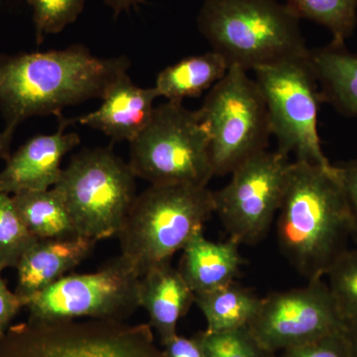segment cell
Wrapping results in <instances>:
<instances>
[{"mask_svg":"<svg viewBox=\"0 0 357 357\" xmlns=\"http://www.w3.org/2000/svg\"><path fill=\"white\" fill-rule=\"evenodd\" d=\"M129 66L128 58H98L82 45L0 55V109L6 126L16 128L33 116H60L66 107L102 98Z\"/></svg>","mask_w":357,"mask_h":357,"instance_id":"cell-1","label":"cell"},{"mask_svg":"<svg viewBox=\"0 0 357 357\" xmlns=\"http://www.w3.org/2000/svg\"><path fill=\"white\" fill-rule=\"evenodd\" d=\"M277 222L279 246L307 281L323 279L347 250L351 218L337 167L292 162Z\"/></svg>","mask_w":357,"mask_h":357,"instance_id":"cell-2","label":"cell"},{"mask_svg":"<svg viewBox=\"0 0 357 357\" xmlns=\"http://www.w3.org/2000/svg\"><path fill=\"white\" fill-rule=\"evenodd\" d=\"M198 27L229 67L248 72L309 52L299 18L278 0H206Z\"/></svg>","mask_w":357,"mask_h":357,"instance_id":"cell-3","label":"cell"},{"mask_svg":"<svg viewBox=\"0 0 357 357\" xmlns=\"http://www.w3.org/2000/svg\"><path fill=\"white\" fill-rule=\"evenodd\" d=\"M215 213L208 187L150 185L136 197L117 236L121 255L140 276L169 262Z\"/></svg>","mask_w":357,"mask_h":357,"instance_id":"cell-4","label":"cell"},{"mask_svg":"<svg viewBox=\"0 0 357 357\" xmlns=\"http://www.w3.org/2000/svg\"><path fill=\"white\" fill-rule=\"evenodd\" d=\"M128 165L151 185L208 187L215 175L210 135L199 110L172 102L155 107L151 121L130 143Z\"/></svg>","mask_w":357,"mask_h":357,"instance_id":"cell-5","label":"cell"},{"mask_svg":"<svg viewBox=\"0 0 357 357\" xmlns=\"http://www.w3.org/2000/svg\"><path fill=\"white\" fill-rule=\"evenodd\" d=\"M136 177L109 148L84 149L63 169L55 188L79 236L98 241L117 236L135 201Z\"/></svg>","mask_w":357,"mask_h":357,"instance_id":"cell-6","label":"cell"},{"mask_svg":"<svg viewBox=\"0 0 357 357\" xmlns=\"http://www.w3.org/2000/svg\"><path fill=\"white\" fill-rule=\"evenodd\" d=\"M256 83L266 103L272 135L278 151L297 161L335 168L326 158L318 131L319 105L324 102L310 50L255 70Z\"/></svg>","mask_w":357,"mask_h":357,"instance_id":"cell-7","label":"cell"},{"mask_svg":"<svg viewBox=\"0 0 357 357\" xmlns=\"http://www.w3.org/2000/svg\"><path fill=\"white\" fill-rule=\"evenodd\" d=\"M0 357H164L146 324L88 321L10 326L0 340Z\"/></svg>","mask_w":357,"mask_h":357,"instance_id":"cell-8","label":"cell"},{"mask_svg":"<svg viewBox=\"0 0 357 357\" xmlns=\"http://www.w3.org/2000/svg\"><path fill=\"white\" fill-rule=\"evenodd\" d=\"M198 110L210 135L213 175L231 174L267 149L272 133L266 103L248 70L229 67Z\"/></svg>","mask_w":357,"mask_h":357,"instance_id":"cell-9","label":"cell"},{"mask_svg":"<svg viewBox=\"0 0 357 357\" xmlns=\"http://www.w3.org/2000/svg\"><path fill=\"white\" fill-rule=\"evenodd\" d=\"M140 277L121 255L93 273L66 275L26 300L28 321H126L140 307Z\"/></svg>","mask_w":357,"mask_h":357,"instance_id":"cell-10","label":"cell"},{"mask_svg":"<svg viewBox=\"0 0 357 357\" xmlns=\"http://www.w3.org/2000/svg\"><path fill=\"white\" fill-rule=\"evenodd\" d=\"M291 166L287 155L264 150L234 169L229 184L213 192L215 213L230 239L252 245L266 236L280 210Z\"/></svg>","mask_w":357,"mask_h":357,"instance_id":"cell-11","label":"cell"},{"mask_svg":"<svg viewBox=\"0 0 357 357\" xmlns=\"http://www.w3.org/2000/svg\"><path fill=\"white\" fill-rule=\"evenodd\" d=\"M248 328L265 351L275 354L344 332L347 323L328 284L317 279L305 287L269 294Z\"/></svg>","mask_w":357,"mask_h":357,"instance_id":"cell-12","label":"cell"},{"mask_svg":"<svg viewBox=\"0 0 357 357\" xmlns=\"http://www.w3.org/2000/svg\"><path fill=\"white\" fill-rule=\"evenodd\" d=\"M60 121L57 132L35 136L10 154L0 172L1 191L15 195L55 187L62 175L63 158L81 143L77 133L65 132L68 119L60 117Z\"/></svg>","mask_w":357,"mask_h":357,"instance_id":"cell-13","label":"cell"},{"mask_svg":"<svg viewBox=\"0 0 357 357\" xmlns=\"http://www.w3.org/2000/svg\"><path fill=\"white\" fill-rule=\"evenodd\" d=\"M157 98L154 86L141 88L124 73L109 84L98 109L74 121L102 131L114 140L131 143L151 121Z\"/></svg>","mask_w":357,"mask_h":357,"instance_id":"cell-14","label":"cell"},{"mask_svg":"<svg viewBox=\"0 0 357 357\" xmlns=\"http://www.w3.org/2000/svg\"><path fill=\"white\" fill-rule=\"evenodd\" d=\"M139 297L149 326L164 345L178 335V321L195 304L196 294L169 261L155 265L140 277Z\"/></svg>","mask_w":357,"mask_h":357,"instance_id":"cell-15","label":"cell"},{"mask_svg":"<svg viewBox=\"0 0 357 357\" xmlns=\"http://www.w3.org/2000/svg\"><path fill=\"white\" fill-rule=\"evenodd\" d=\"M96 243L86 237L68 241L38 239L16 265L15 293L25 303L79 266L93 252Z\"/></svg>","mask_w":357,"mask_h":357,"instance_id":"cell-16","label":"cell"},{"mask_svg":"<svg viewBox=\"0 0 357 357\" xmlns=\"http://www.w3.org/2000/svg\"><path fill=\"white\" fill-rule=\"evenodd\" d=\"M236 241L213 243L199 231L183 248L178 271L195 294L229 285L244 264Z\"/></svg>","mask_w":357,"mask_h":357,"instance_id":"cell-17","label":"cell"},{"mask_svg":"<svg viewBox=\"0 0 357 357\" xmlns=\"http://www.w3.org/2000/svg\"><path fill=\"white\" fill-rule=\"evenodd\" d=\"M314 74L324 102H328L345 116L357 115V54L345 44L331 42L328 46L310 50Z\"/></svg>","mask_w":357,"mask_h":357,"instance_id":"cell-18","label":"cell"},{"mask_svg":"<svg viewBox=\"0 0 357 357\" xmlns=\"http://www.w3.org/2000/svg\"><path fill=\"white\" fill-rule=\"evenodd\" d=\"M229 69L225 59L211 50L169 66L157 77L154 88L167 102L182 103L185 98H197L210 91Z\"/></svg>","mask_w":357,"mask_h":357,"instance_id":"cell-19","label":"cell"},{"mask_svg":"<svg viewBox=\"0 0 357 357\" xmlns=\"http://www.w3.org/2000/svg\"><path fill=\"white\" fill-rule=\"evenodd\" d=\"M26 227L37 239L68 241L82 237L64 199L55 188L13 195Z\"/></svg>","mask_w":357,"mask_h":357,"instance_id":"cell-20","label":"cell"},{"mask_svg":"<svg viewBox=\"0 0 357 357\" xmlns=\"http://www.w3.org/2000/svg\"><path fill=\"white\" fill-rule=\"evenodd\" d=\"M195 304L206 318V332L215 333L250 325L261 299L250 289L232 282L223 287L196 294Z\"/></svg>","mask_w":357,"mask_h":357,"instance_id":"cell-21","label":"cell"},{"mask_svg":"<svg viewBox=\"0 0 357 357\" xmlns=\"http://www.w3.org/2000/svg\"><path fill=\"white\" fill-rule=\"evenodd\" d=\"M285 4L300 20L326 27L333 43L345 44L356 29L357 0H285Z\"/></svg>","mask_w":357,"mask_h":357,"instance_id":"cell-22","label":"cell"},{"mask_svg":"<svg viewBox=\"0 0 357 357\" xmlns=\"http://www.w3.org/2000/svg\"><path fill=\"white\" fill-rule=\"evenodd\" d=\"M37 241L21 220L13 195L0 190V271L15 268Z\"/></svg>","mask_w":357,"mask_h":357,"instance_id":"cell-23","label":"cell"},{"mask_svg":"<svg viewBox=\"0 0 357 357\" xmlns=\"http://www.w3.org/2000/svg\"><path fill=\"white\" fill-rule=\"evenodd\" d=\"M326 276L328 288L345 323L357 321V249L345 250Z\"/></svg>","mask_w":357,"mask_h":357,"instance_id":"cell-24","label":"cell"},{"mask_svg":"<svg viewBox=\"0 0 357 357\" xmlns=\"http://www.w3.org/2000/svg\"><path fill=\"white\" fill-rule=\"evenodd\" d=\"M197 335L204 357H275L263 349L248 326L215 333L204 331Z\"/></svg>","mask_w":357,"mask_h":357,"instance_id":"cell-25","label":"cell"},{"mask_svg":"<svg viewBox=\"0 0 357 357\" xmlns=\"http://www.w3.org/2000/svg\"><path fill=\"white\" fill-rule=\"evenodd\" d=\"M86 0H28L38 43L46 35L57 34L77 20Z\"/></svg>","mask_w":357,"mask_h":357,"instance_id":"cell-26","label":"cell"},{"mask_svg":"<svg viewBox=\"0 0 357 357\" xmlns=\"http://www.w3.org/2000/svg\"><path fill=\"white\" fill-rule=\"evenodd\" d=\"M275 357H352L345 331L290 347Z\"/></svg>","mask_w":357,"mask_h":357,"instance_id":"cell-27","label":"cell"},{"mask_svg":"<svg viewBox=\"0 0 357 357\" xmlns=\"http://www.w3.org/2000/svg\"><path fill=\"white\" fill-rule=\"evenodd\" d=\"M351 218V237L357 243V159L337 166Z\"/></svg>","mask_w":357,"mask_h":357,"instance_id":"cell-28","label":"cell"},{"mask_svg":"<svg viewBox=\"0 0 357 357\" xmlns=\"http://www.w3.org/2000/svg\"><path fill=\"white\" fill-rule=\"evenodd\" d=\"M24 306V300L9 290L0 271V340L6 335L11 321Z\"/></svg>","mask_w":357,"mask_h":357,"instance_id":"cell-29","label":"cell"},{"mask_svg":"<svg viewBox=\"0 0 357 357\" xmlns=\"http://www.w3.org/2000/svg\"><path fill=\"white\" fill-rule=\"evenodd\" d=\"M163 347L164 357H204L198 335L192 337L176 335Z\"/></svg>","mask_w":357,"mask_h":357,"instance_id":"cell-30","label":"cell"},{"mask_svg":"<svg viewBox=\"0 0 357 357\" xmlns=\"http://www.w3.org/2000/svg\"><path fill=\"white\" fill-rule=\"evenodd\" d=\"M105 4L114 10L115 17L122 13H128L131 8H136L143 0H105Z\"/></svg>","mask_w":357,"mask_h":357,"instance_id":"cell-31","label":"cell"},{"mask_svg":"<svg viewBox=\"0 0 357 357\" xmlns=\"http://www.w3.org/2000/svg\"><path fill=\"white\" fill-rule=\"evenodd\" d=\"M15 128L6 126V129L0 132V160L8 159L10 156L11 141H13Z\"/></svg>","mask_w":357,"mask_h":357,"instance_id":"cell-32","label":"cell"},{"mask_svg":"<svg viewBox=\"0 0 357 357\" xmlns=\"http://www.w3.org/2000/svg\"><path fill=\"white\" fill-rule=\"evenodd\" d=\"M345 335L349 340L352 357H357V321L347 324Z\"/></svg>","mask_w":357,"mask_h":357,"instance_id":"cell-33","label":"cell"}]
</instances>
